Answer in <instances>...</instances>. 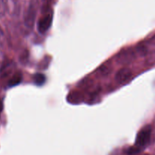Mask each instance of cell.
Masks as SVG:
<instances>
[{"mask_svg": "<svg viewBox=\"0 0 155 155\" xmlns=\"http://www.w3.org/2000/svg\"><path fill=\"white\" fill-rule=\"evenodd\" d=\"M38 9H39V1L30 0L24 16V23L27 28L32 29L34 26Z\"/></svg>", "mask_w": 155, "mask_h": 155, "instance_id": "6da1fadb", "label": "cell"}, {"mask_svg": "<svg viewBox=\"0 0 155 155\" xmlns=\"http://www.w3.org/2000/svg\"><path fill=\"white\" fill-rule=\"evenodd\" d=\"M151 133H152V127L151 125H146L141 129L140 131L138 133L136 138V142L135 145L142 150L145 147L148 146L151 141Z\"/></svg>", "mask_w": 155, "mask_h": 155, "instance_id": "7a4b0ae2", "label": "cell"}, {"mask_svg": "<svg viewBox=\"0 0 155 155\" xmlns=\"http://www.w3.org/2000/svg\"><path fill=\"white\" fill-rule=\"evenodd\" d=\"M136 51L134 48H127L121 50L116 56V61L120 65H128L136 59Z\"/></svg>", "mask_w": 155, "mask_h": 155, "instance_id": "3957f363", "label": "cell"}, {"mask_svg": "<svg viewBox=\"0 0 155 155\" xmlns=\"http://www.w3.org/2000/svg\"><path fill=\"white\" fill-rule=\"evenodd\" d=\"M136 51L139 55L145 56L150 52L155 51V36L148 40L141 42L137 45Z\"/></svg>", "mask_w": 155, "mask_h": 155, "instance_id": "277c9868", "label": "cell"}, {"mask_svg": "<svg viewBox=\"0 0 155 155\" xmlns=\"http://www.w3.org/2000/svg\"><path fill=\"white\" fill-rule=\"evenodd\" d=\"M53 21V13L51 11L47 12L42 17H41L37 23V30L39 33H45L48 31L51 26Z\"/></svg>", "mask_w": 155, "mask_h": 155, "instance_id": "5b68a950", "label": "cell"}, {"mask_svg": "<svg viewBox=\"0 0 155 155\" xmlns=\"http://www.w3.org/2000/svg\"><path fill=\"white\" fill-rule=\"evenodd\" d=\"M132 77V71L128 68H123L117 72L115 75V80L117 83L122 84L128 81Z\"/></svg>", "mask_w": 155, "mask_h": 155, "instance_id": "8992f818", "label": "cell"}, {"mask_svg": "<svg viewBox=\"0 0 155 155\" xmlns=\"http://www.w3.org/2000/svg\"><path fill=\"white\" fill-rule=\"evenodd\" d=\"M6 6H7V10H8L12 15H18L20 6L18 0H7Z\"/></svg>", "mask_w": 155, "mask_h": 155, "instance_id": "52a82bcc", "label": "cell"}, {"mask_svg": "<svg viewBox=\"0 0 155 155\" xmlns=\"http://www.w3.org/2000/svg\"><path fill=\"white\" fill-rule=\"evenodd\" d=\"M21 80H22V74L20 72H17L13 74L12 77H10L8 82V86L9 87H13V86L20 84Z\"/></svg>", "mask_w": 155, "mask_h": 155, "instance_id": "ba28073f", "label": "cell"}, {"mask_svg": "<svg viewBox=\"0 0 155 155\" xmlns=\"http://www.w3.org/2000/svg\"><path fill=\"white\" fill-rule=\"evenodd\" d=\"M33 80L35 84L38 85V86H41V85L45 83V77L42 74H36L33 76Z\"/></svg>", "mask_w": 155, "mask_h": 155, "instance_id": "9c48e42d", "label": "cell"}, {"mask_svg": "<svg viewBox=\"0 0 155 155\" xmlns=\"http://www.w3.org/2000/svg\"><path fill=\"white\" fill-rule=\"evenodd\" d=\"M7 11V6L5 0H0V18H2L5 15Z\"/></svg>", "mask_w": 155, "mask_h": 155, "instance_id": "30bf717a", "label": "cell"}, {"mask_svg": "<svg viewBox=\"0 0 155 155\" xmlns=\"http://www.w3.org/2000/svg\"><path fill=\"white\" fill-rule=\"evenodd\" d=\"M100 73H101V75H107L110 73V65H106L103 64L101 67V70H100Z\"/></svg>", "mask_w": 155, "mask_h": 155, "instance_id": "8fae6325", "label": "cell"}, {"mask_svg": "<svg viewBox=\"0 0 155 155\" xmlns=\"http://www.w3.org/2000/svg\"><path fill=\"white\" fill-rule=\"evenodd\" d=\"M5 43V34L3 30L2 29L1 26H0V51L2 49L3 45Z\"/></svg>", "mask_w": 155, "mask_h": 155, "instance_id": "7c38bea8", "label": "cell"}, {"mask_svg": "<svg viewBox=\"0 0 155 155\" xmlns=\"http://www.w3.org/2000/svg\"><path fill=\"white\" fill-rule=\"evenodd\" d=\"M2 101L1 100H0V114H1V112H2Z\"/></svg>", "mask_w": 155, "mask_h": 155, "instance_id": "4fadbf2b", "label": "cell"}]
</instances>
